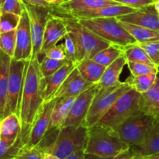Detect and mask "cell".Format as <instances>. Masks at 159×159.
<instances>
[{
  "label": "cell",
  "instance_id": "2e32d148",
  "mask_svg": "<svg viewBox=\"0 0 159 159\" xmlns=\"http://www.w3.org/2000/svg\"><path fill=\"white\" fill-rule=\"evenodd\" d=\"M93 84L85 80L77 68H75L57 90L52 99L63 97H77Z\"/></svg>",
  "mask_w": 159,
  "mask_h": 159
},
{
  "label": "cell",
  "instance_id": "f35d334b",
  "mask_svg": "<svg viewBox=\"0 0 159 159\" xmlns=\"http://www.w3.org/2000/svg\"><path fill=\"white\" fill-rule=\"evenodd\" d=\"M64 39H65V42L63 43V44L64 48H65V54H66V58L69 61L75 64L76 65V47L74 40L68 32L65 35Z\"/></svg>",
  "mask_w": 159,
  "mask_h": 159
},
{
  "label": "cell",
  "instance_id": "9c48e42d",
  "mask_svg": "<svg viewBox=\"0 0 159 159\" xmlns=\"http://www.w3.org/2000/svg\"><path fill=\"white\" fill-rule=\"evenodd\" d=\"M26 61H16L12 58L11 60L4 117L11 113H16L19 116L20 100L24 79Z\"/></svg>",
  "mask_w": 159,
  "mask_h": 159
},
{
  "label": "cell",
  "instance_id": "e0dca14e",
  "mask_svg": "<svg viewBox=\"0 0 159 159\" xmlns=\"http://www.w3.org/2000/svg\"><path fill=\"white\" fill-rule=\"evenodd\" d=\"M120 22L131 23L142 27L159 31V14L153 5L143 9H137L134 12L116 17Z\"/></svg>",
  "mask_w": 159,
  "mask_h": 159
},
{
  "label": "cell",
  "instance_id": "4316f807",
  "mask_svg": "<svg viewBox=\"0 0 159 159\" xmlns=\"http://www.w3.org/2000/svg\"><path fill=\"white\" fill-rule=\"evenodd\" d=\"M119 22L121 26L136 40V43H146L159 40V31L153 30L148 28L142 27L125 22Z\"/></svg>",
  "mask_w": 159,
  "mask_h": 159
},
{
  "label": "cell",
  "instance_id": "d4e9b609",
  "mask_svg": "<svg viewBox=\"0 0 159 159\" xmlns=\"http://www.w3.org/2000/svg\"><path fill=\"white\" fill-rule=\"evenodd\" d=\"M127 65V59L123 54L117 59L114 61L111 65L107 67L99 82V87L112 86L119 83L120 76L123 71L124 65Z\"/></svg>",
  "mask_w": 159,
  "mask_h": 159
},
{
  "label": "cell",
  "instance_id": "4fadbf2b",
  "mask_svg": "<svg viewBox=\"0 0 159 159\" xmlns=\"http://www.w3.org/2000/svg\"><path fill=\"white\" fill-rule=\"evenodd\" d=\"M56 100L57 98L44 102L39 110L30 133L29 141L27 144L30 147H36L38 145L45 135L48 134L51 113L55 105Z\"/></svg>",
  "mask_w": 159,
  "mask_h": 159
},
{
  "label": "cell",
  "instance_id": "e575fe53",
  "mask_svg": "<svg viewBox=\"0 0 159 159\" xmlns=\"http://www.w3.org/2000/svg\"><path fill=\"white\" fill-rule=\"evenodd\" d=\"M127 65L131 73L132 76H140L144 75H156L159 70L158 67L155 65H147L144 63H138V62L127 61Z\"/></svg>",
  "mask_w": 159,
  "mask_h": 159
},
{
  "label": "cell",
  "instance_id": "11a10c76",
  "mask_svg": "<svg viewBox=\"0 0 159 159\" xmlns=\"http://www.w3.org/2000/svg\"><path fill=\"white\" fill-rule=\"evenodd\" d=\"M65 1H67V0H65Z\"/></svg>",
  "mask_w": 159,
  "mask_h": 159
},
{
  "label": "cell",
  "instance_id": "3957f363",
  "mask_svg": "<svg viewBox=\"0 0 159 159\" xmlns=\"http://www.w3.org/2000/svg\"><path fill=\"white\" fill-rule=\"evenodd\" d=\"M129 149L130 147L121 140L116 130L97 124L89 127L85 153L116 157Z\"/></svg>",
  "mask_w": 159,
  "mask_h": 159
},
{
  "label": "cell",
  "instance_id": "f5cc1de1",
  "mask_svg": "<svg viewBox=\"0 0 159 159\" xmlns=\"http://www.w3.org/2000/svg\"><path fill=\"white\" fill-rule=\"evenodd\" d=\"M5 1H6V0H0V14H1L2 8V6H3V4H4Z\"/></svg>",
  "mask_w": 159,
  "mask_h": 159
},
{
  "label": "cell",
  "instance_id": "ab89813d",
  "mask_svg": "<svg viewBox=\"0 0 159 159\" xmlns=\"http://www.w3.org/2000/svg\"><path fill=\"white\" fill-rule=\"evenodd\" d=\"M43 55L50 57V58L55 59V60H65V59H67L63 43H61L58 45L57 44L52 48H48L43 52Z\"/></svg>",
  "mask_w": 159,
  "mask_h": 159
},
{
  "label": "cell",
  "instance_id": "484cf974",
  "mask_svg": "<svg viewBox=\"0 0 159 159\" xmlns=\"http://www.w3.org/2000/svg\"><path fill=\"white\" fill-rule=\"evenodd\" d=\"M76 68L85 80L93 84H97L107 67L99 65L92 59H85L78 63Z\"/></svg>",
  "mask_w": 159,
  "mask_h": 159
},
{
  "label": "cell",
  "instance_id": "30bf717a",
  "mask_svg": "<svg viewBox=\"0 0 159 159\" xmlns=\"http://www.w3.org/2000/svg\"><path fill=\"white\" fill-rule=\"evenodd\" d=\"M24 6L29 15L32 36L33 51L32 57H38L43 43V34L47 21L50 15V8L32 6L24 2Z\"/></svg>",
  "mask_w": 159,
  "mask_h": 159
},
{
  "label": "cell",
  "instance_id": "8fae6325",
  "mask_svg": "<svg viewBox=\"0 0 159 159\" xmlns=\"http://www.w3.org/2000/svg\"><path fill=\"white\" fill-rule=\"evenodd\" d=\"M99 84H93L91 87L78 96L75 99L68 116L62 124L61 127L75 126L79 127L85 120L95 95L99 89Z\"/></svg>",
  "mask_w": 159,
  "mask_h": 159
},
{
  "label": "cell",
  "instance_id": "4dcf8cb0",
  "mask_svg": "<svg viewBox=\"0 0 159 159\" xmlns=\"http://www.w3.org/2000/svg\"><path fill=\"white\" fill-rule=\"evenodd\" d=\"M68 61H69L68 59H65V60H55V59L50 58V57L44 56L40 61V69L42 77L45 78L51 75L53 73L60 69L63 65L68 63Z\"/></svg>",
  "mask_w": 159,
  "mask_h": 159
},
{
  "label": "cell",
  "instance_id": "8d00e7d4",
  "mask_svg": "<svg viewBox=\"0 0 159 159\" xmlns=\"http://www.w3.org/2000/svg\"><path fill=\"white\" fill-rule=\"evenodd\" d=\"M44 152L39 147H30L27 144L23 146L20 149L17 159H42Z\"/></svg>",
  "mask_w": 159,
  "mask_h": 159
},
{
  "label": "cell",
  "instance_id": "d6986e66",
  "mask_svg": "<svg viewBox=\"0 0 159 159\" xmlns=\"http://www.w3.org/2000/svg\"><path fill=\"white\" fill-rule=\"evenodd\" d=\"M115 5L121 4L113 0H67L60 5L52 6L50 9L54 12L70 13Z\"/></svg>",
  "mask_w": 159,
  "mask_h": 159
},
{
  "label": "cell",
  "instance_id": "1f68e13d",
  "mask_svg": "<svg viewBox=\"0 0 159 159\" xmlns=\"http://www.w3.org/2000/svg\"><path fill=\"white\" fill-rule=\"evenodd\" d=\"M16 30L6 33H0V50L10 57H13L16 50Z\"/></svg>",
  "mask_w": 159,
  "mask_h": 159
},
{
  "label": "cell",
  "instance_id": "c3c4849f",
  "mask_svg": "<svg viewBox=\"0 0 159 159\" xmlns=\"http://www.w3.org/2000/svg\"><path fill=\"white\" fill-rule=\"evenodd\" d=\"M144 159H159V153L155 154V155H148V156H142Z\"/></svg>",
  "mask_w": 159,
  "mask_h": 159
},
{
  "label": "cell",
  "instance_id": "ee69618b",
  "mask_svg": "<svg viewBox=\"0 0 159 159\" xmlns=\"http://www.w3.org/2000/svg\"><path fill=\"white\" fill-rule=\"evenodd\" d=\"M65 159H85V152L80 151V152H75Z\"/></svg>",
  "mask_w": 159,
  "mask_h": 159
},
{
  "label": "cell",
  "instance_id": "ba28073f",
  "mask_svg": "<svg viewBox=\"0 0 159 159\" xmlns=\"http://www.w3.org/2000/svg\"><path fill=\"white\" fill-rule=\"evenodd\" d=\"M155 120V117L139 112L127 120L116 129V131L121 140L131 148L142 142Z\"/></svg>",
  "mask_w": 159,
  "mask_h": 159
},
{
  "label": "cell",
  "instance_id": "836d02e7",
  "mask_svg": "<svg viewBox=\"0 0 159 159\" xmlns=\"http://www.w3.org/2000/svg\"><path fill=\"white\" fill-rule=\"evenodd\" d=\"M20 20V16L12 12L0 14V33H6L16 30Z\"/></svg>",
  "mask_w": 159,
  "mask_h": 159
},
{
  "label": "cell",
  "instance_id": "bcb514c9",
  "mask_svg": "<svg viewBox=\"0 0 159 159\" xmlns=\"http://www.w3.org/2000/svg\"><path fill=\"white\" fill-rule=\"evenodd\" d=\"M48 3L51 5L52 6H57V5H60L61 3L65 2V0H46Z\"/></svg>",
  "mask_w": 159,
  "mask_h": 159
},
{
  "label": "cell",
  "instance_id": "9f6ffc18",
  "mask_svg": "<svg viewBox=\"0 0 159 159\" xmlns=\"http://www.w3.org/2000/svg\"><path fill=\"white\" fill-rule=\"evenodd\" d=\"M158 70H159V68H158Z\"/></svg>",
  "mask_w": 159,
  "mask_h": 159
},
{
  "label": "cell",
  "instance_id": "db71d44e",
  "mask_svg": "<svg viewBox=\"0 0 159 159\" xmlns=\"http://www.w3.org/2000/svg\"><path fill=\"white\" fill-rule=\"evenodd\" d=\"M13 159H17V158H13Z\"/></svg>",
  "mask_w": 159,
  "mask_h": 159
},
{
  "label": "cell",
  "instance_id": "f907efd6",
  "mask_svg": "<svg viewBox=\"0 0 159 159\" xmlns=\"http://www.w3.org/2000/svg\"><path fill=\"white\" fill-rule=\"evenodd\" d=\"M131 159H144L143 157L140 155H137V154H134L133 157H132Z\"/></svg>",
  "mask_w": 159,
  "mask_h": 159
},
{
  "label": "cell",
  "instance_id": "b9f144b4",
  "mask_svg": "<svg viewBox=\"0 0 159 159\" xmlns=\"http://www.w3.org/2000/svg\"><path fill=\"white\" fill-rule=\"evenodd\" d=\"M25 3L32 5V6H40V7L44 8H51L52 7L50 3H48L46 0H23Z\"/></svg>",
  "mask_w": 159,
  "mask_h": 159
},
{
  "label": "cell",
  "instance_id": "f546056e",
  "mask_svg": "<svg viewBox=\"0 0 159 159\" xmlns=\"http://www.w3.org/2000/svg\"><path fill=\"white\" fill-rule=\"evenodd\" d=\"M123 49H124V54L127 59V61L155 65L146 51L137 43L123 47Z\"/></svg>",
  "mask_w": 159,
  "mask_h": 159
},
{
  "label": "cell",
  "instance_id": "f6af8a7d",
  "mask_svg": "<svg viewBox=\"0 0 159 159\" xmlns=\"http://www.w3.org/2000/svg\"><path fill=\"white\" fill-rule=\"evenodd\" d=\"M114 157H102L93 154L85 153V159H113Z\"/></svg>",
  "mask_w": 159,
  "mask_h": 159
},
{
  "label": "cell",
  "instance_id": "ac0fdd59",
  "mask_svg": "<svg viewBox=\"0 0 159 159\" xmlns=\"http://www.w3.org/2000/svg\"><path fill=\"white\" fill-rule=\"evenodd\" d=\"M135 10L137 9L127 6H124V5H115V6H104V7L97 8V9L78 11V12L64 14H68L76 19L89 20V19L104 18V17H118L120 16L126 15V14L134 12ZM60 13H62V12H60Z\"/></svg>",
  "mask_w": 159,
  "mask_h": 159
},
{
  "label": "cell",
  "instance_id": "f1b7e54d",
  "mask_svg": "<svg viewBox=\"0 0 159 159\" xmlns=\"http://www.w3.org/2000/svg\"><path fill=\"white\" fill-rule=\"evenodd\" d=\"M157 79L156 75H144L140 76H130L125 82H127L131 86L133 89L141 93L148 91L153 85H155Z\"/></svg>",
  "mask_w": 159,
  "mask_h": 159
},
{
  "label": "cell",
  "instance_id": "9a60e30c",
  "mask_svg": "<svg viewBox=\"0 0 159 159\" xmlns=\"http://www.w3.org/2000/svg\"><path fill=\"white\" fill-rule=\"evenodd\" d=\"M76 68L75 64L68 61L54 73L48 77H42L40 81V94L44 102L50 101L68 75Z\"/></svg>",
  "mask_w": 159,
  "mask_h": 159
},
{
  "label": "cell",
  "instance_id": "44dd1931",
  "mask_svg": "<svg viewBox=\"0 0 159 159\" xmlns=\"http://www.w3.org/2000/svg\"><path fill=\"white\" fill-rule=\"evenodd\" d=\"M21 122L16 113H11L0 120V140L13 145L21 134Z\"/></svg>",
  "mask_w": 159,
  "mask_h": 159
},
{
  "label": "cell",
  "instance_id": "d590c367",
  "mask_svg": "<svg viewBox=\"0 0 159 159\" xmlns=\"http://www.w3.org/2000/svg\"><path fill=\"white\" fill-rule=\"evenodd\" d=\"M136 43L146 51L154 65L159 68V40Z\"/></svg>",
  "mask_w": 159,
  "mask_h": 159
},
{
  "label": "cell",
  "instance_id": "681fc988",
  "mask_svg": "<svg viewBox=\"0 0 159 159\" xmlns=\"http://www.w3.org/2000/svg\"><path fill=\"white\" fill-rule=\"evenodd\" d=\"M154 8L156 10V12L159 14V0H157V1L155 2V3L153 4Z\"/></svg>",
  "mask_w": 159,
  "mask_h": 159
},
{
  "label": "cell",
  "instance_id": "74e56055",
  "mask_svg": "<svg viewBox=\"0 0 159 159\" xmlns=\"http://www.w3.org/2000/svg\"><path fill=\"white\" fill-rule=\"evenodd\" d=\"M24 9V2L23 0H6L2 8V12H12L21 16Z\"/></svg>",
  "mask_w": 159,
  "mask_h": 159
},
{
  "label": "cell",
  "instance_id": "5b68a950",
  "mask_svg": "<svg viewBox=\"0 0 159 159\" xmlns=\"http://www.w3.org/2000/svg\"><path fill=\"white\" fill-rule=\"evenodd\" d=\"M131 89L127 82H120L112 86L99 87L82 124L89 128L97 124L115 102Z\"/></svg>",
  "mask_w": 159,
  "mask_h": 159
},
{
  "label": "cell",
  "instance_id": "7c38bea8",
  "mask_svg": "<svg viewBox=\"0 0 159 159\" xmlns=\"http://www.w3.org/2000/svg\"><path fill=\"white\" fill-rule=\"evenodd\" d=\"M16 32V50L12 59L16 61L30 60L32 57L33 43L29 15L25 6Z\"/></svg>",
  "mask_w": 159,
  "mask_h": 159
},
{
  "label": "cell",
  "instance_id": "5bb4252c",
  "mask_svg": "<svg viewBox=\"0 0 159 159\" xmlns=\"http://www.w3.org/2000/svg\"><path fill=\"white\" fill-rule=\"evenodd\" d=\"M67 34L68 30L63 20L59 16L50 12L49 17L45 26L41 51L38 58L41 54H43V52L46 50L57 45L61 40L65 38Z\"/></svg>",
  "mask_w": 159,
  "mask_h": 159
},
{
  "label": "cell",
  "instance_id": "7a4b0ae2",
  "mask_svg": "<svg viewBox=\"0 0 159 159\" xmlns=\"http://www.w3.org/2000/svg\"><path fill=\"white\" fill-rule=\"evenodd\" d=\"M50 12L59 16L63 20L67 30L72 37L76 47V65L85 59H92L99 51L112 45L93 31L81 24L79 20L68 14Z\"/></svg>",
  "mask_w": 159,
  "mask_h": 159
},
{
  "label": "cell",
  "instance_id": "816d5d0a",
  "mask_svg": "<svg viewBox=\"0 0 159 159\" xmlns=\"http://www.w3.org/2000/svg\"><path fill=\"white\" fill-rule=\"evenodd\" d=\"M155 85L159 89V71L158 74H157V79H156V81H155Z\"/></svg>",
  "mask_w": 159,
  "mask_h": 159
},
{
  "label": "cell",
  "instance_id": "277c9868",
  "mask_svg": "<svg viewBox=\"0 0 159 159\" xmlns=\"http://www.w3.org/2000/svg\"><path fill=\"white\" fill-rule=\"evenodd\" d=\"M88 129L83 124L79 127L69 126L54 129L52 143L44 152L52 154L60 159H65L75 152L85 151Z\"/></svg>",
  "mask_w": 159,
  "mask_h": 159
},
{
  "label": "cell",
  "instance_id": "603a6c76",
  "mask_svg": "<svg viewBox=\"0 0 159 159\" xmlns=\"http://www.w3.org/2000/svg\"><path fill=\"white\" fill-rule=\"evenodd\" d=\"M75 98L76 97L57 98L55 105H54L52 113H51L48 132L54 129L61 128L62 124L65 120L70 110H71Z\"/></svg>",
  "mask_w": 159,
  "mask_h": 159
},
{
  "label": "cell",
  "instance_id": "7dc6e473",
  "mask_svg": "<svg viewBox=\"0 0 159 159\" xmlns=\"http://www.w3.org/2000/svg\"><path fill=\"white\" fill-rule=\"evenodd\" d=\"M42 159H60L57 157H56L55 155H52V154L48 153V152H44L43 153V156Z\"/></svg>",
  "mask_w": 159,
  "mask_h": 159
},
{
  "label": "cell",
  "instance_id": "d6a6232c",
  "mask_svg": "<svg viewBox=\"0 0 159 159\" xmlns=\"http://www.w3.org/2000/svg\"><path fill=\"white\" fill-rule=\"evenodd\" d=\"M25 144L23 142L20 136L13 145H9L0 140V159L16 158L20 149Z\"/></svg>",
  "mask_w": 159,
  "mask_h": 159
},
{
  "label": "cell",
  "instance_id": "7bdbcfd3",
  "mask_svg": "<svg viewBox=\"0 0 159 159\" xmlns=\"http://www.w3.org/2000/svg\"><path fill=\"white\" fill-rule=\"evenodd\" d=\"M134 153L132 152V151L130 149H129V150L122 152L120 155H116V157L113 158V159H131Z\"/></svg>",
  "mask_w": 159,
  "mask_h": 159
},
{
  "label": "cell",
  "instance_id": "8992f818",
  "mask_svg": "<svg viewBox=\"0 0 159 159\" xmlns=\"http://www.w3.org/2000/svg\"><path fill=\"white\" fill-rule=\"evenodd\" d=\"M77 20L81 24L111 44L126 47L136 43V40L121 26L116 17Z\"/></svg>",
  "mask_w": 159,
  "mask_h": 159
},
{
  "label": "cell",
  "instance_id": "52a82bcc",
  "mask_svg": "<svg viewBox=\"0 0 159 159\" xmlns=\"http://www.w3.org/2000/svg\"><path fill=\"white\" fill-rule=\"evenodd\" d=\"M139 93L133 89H130L115 102L96 124L116 130L130 116L139 113Z\"/></svg>",
  "mask_w": 159,
  "mask_h": 159
},
{
  "label": "cell",
  "instance_id": "6da1fadb",
  "mask_svg": "<svg viewBox=\"0 0 159 159\" xmlns=\"http://www.w3.org/2000/svg\"><path fill=\"white\" fill-rule=\"evenodd\" d=\"M41 79L38 57H33L26 61L19 108L22 127L20 137L25 145L28 144L31 127L44 102L40 94Z\"/></svg>",
  "mask_w": 159,
  "mask_h": 159
},
{
  "label": "cell",
  "instance_id": "83f0119b",
  "mask_svg": "<svg viewBox=\"0 0 159 159\" xmlns=\"http://www.w3.org/2000/svg\"><path fill=\"white\" fill-rule=\"evenodd\" d=\"M123 54H124L123 47L112 44L108 48L99 51L97 54L93 56L92 60L97 62L99 65L108 67Z\"/></svg>",
  "mask_w": 159,
  "mask_h": 159
},
{
  "label": "cell",
  "instance_id": "cb8c5ba5",
  "mask_svg": "<svg viewBox=\"0 0 159 159\" xmlns=\"http://www.w3.org/2000/svg\"><path fill=\"white\" fill-rule=\"evenodd\" d=\"M139 110L148 116L159 117V89L156 85L140 94Z\"/></svg>",
  "mask_w": 159,
  "mask_h": 159
},
{
  "label": "cell",
  "instance_id": "7402d4cb",
  "mask_svg": "<svg viewBox=\"0 0 159 159\" xmlns=\"http://www.w3.org/2000/svg\"><path fill=\"white\" fill-rule=\"evenodd\" d=\"M11 60L12 57L0 50V120L4 117Z\"/></svg>",
  "mask_w": 159,
  "mask_h": 159
},
{
  "label": "cell",
  "instance_id": "60d3db41",
  "mask_svg": "<svg viewBox=\"0 0 159 159\" xmlns=\"http://www.w3.org/2000/svg\"><path fill=\"white\" fill-rule=\"evenodd\" d=\"M124 6H129L136 9H143L152 6L157 0H113Z\"/></svg>",
  "mask_w": 159,
  "mask_h": 159
},
{
  "label": "cell",
  "instance_id": "ffe728a7",
  "mask_svg": "<svg viewBox=\"0 0 159 159\" xmlns=\"http://www.w3.org/2000/svg\"><path fill=\"white\" fill-rule=\"evenodd\" d=\"M130 149L134 154L141 156L159 153V117H155V122L147 132L142 142Z\"/></svg>",
  "mask_w": 159,
  "mask_h": 159
}]
</instances>
